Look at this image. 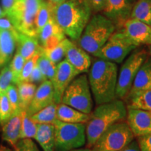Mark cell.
I'll return each instance as SVG.
<instances>
[{"instance_id":"obj_2","label":"cell","mask_w":151,"mask_h":151,"mask_svg":"<svg viewBox=\"0 0 151 151\" xmlns=\"http://www.w3.org/2000/svg\"><path fill=\"white\" fill-rule=\"evenodd\" d=\"M127 107L122 99H115L97 105L90 113L86 126V147L92 148L97 139L116 122L126 120Z\"/></svg>"},{"instance_id":"obj_27","label":"cell","mask_w":151,"mask_h":151,"mask_svg":"<svg viewBox=\"0 0 151 151\" xmlns=\"http://www.w3.org/2000/svg\"><path fill=\"white\" fill-rule=\"evenodd\" d=\"M52 6L48 1H42L38 10L35 20V27L37 36L41 29L52 16Z\"/></svg>"},{"instance_id":"obj_3","label":"cell","mask_w":151,"mask_h":151,"mask_svg":"<svg viewBox=\"0 0 151 151\" xmlns=\"http://www.w3.org/2000/svg\"><path fill=\"white\" fill-rule=\"evenodd\" d=\"M118 75V65L114 62L99 58L90 67L88 78L97 105L116 99Z\"/></svg>"},{"instance_id":"obj_33","label":"cell","mask_w":151,"mask_h":151,"mask_svg":"<svg viewBox=\"0 0 151 151\" xmlns=\"http://www.w3.org/2000/svg\"><path fill=\"white\" fill-rule=\"evenodd\" d=\"M41 53L36 54L33 57H32L31 58H29V60H26L24 67L22 68L21 73H20L18 83L20 82H28L30 74H31L32 71L34 68L37 65V61Z\"/></svg>"},{"instance_id":"obj_25","label":"cell","mask_w":151,"mask_h":151,"mask_svg":"<svg viewBox=\"0 0 151 151\" xmlns=\"http://www.w3.org/2000/svg\"><path fill=\"white\" fill-rule=\"evenodd\" d=\"M19 105L21 111H27L35 95L37 86L30 82H20L17 84Z\"/></svg>"},{"instance_id":"obj_24","label":"cell","mask_w":151,"mask_h":151,"mask_svg":"<svg viewBox=\"0 0 151 151\" xmlns=\"http://www.w3.org/2000/svg\"><path fill=\"white\" fill-rule=\"evenodd\" d=\"M130 18L136 19L151 27V0H139L132 7Z\"/></svg>"},{"instance_id":"obj_44","label":"cell","mask_w":151,"mask_h":151,"mask_svg":"<svg viewBox=\"0 0 151 151\" xmlns=\"http://www.w3.org/2000/svg\"><path fill=\"white\" fill-rule=\"evenodd\" d=\"M67 1V0H48L47 1H48V2L52 6V8H53V7L56 6L57 5L60 4L64 2V1Z\"/></svg>"},{"instance_id":"obj_47","label":"cell","mask_w":151,"mask_h":151,"mask_svg":"<svg viewBox=\"0 0 151 151\" xmlns=\"http://www.w3.org/2000/svg\"><path fill=\"white\" fill-rule=\"evenodd\" d=\"M5 16H6V14L4 13L2 9L0 8V18H3V17H5Z\"/></svg>"},{"instance_id":"obj_22","label":"cell","mask_w":151,"mask_h":151,"mask_svg":"<svg viewBox=\"0 0 151 151\" xmlns=\"http://www.w3.org/2000/svg\"><path fill=\"white\" fill-rule=\"evenodd\" d=\"M57 119L69 123H85L89 120L90 114L81 112L63 103L57 105Z\"/></svg>"},{"instance_id":"obj_29","label":"cell","mask_w":151,"mask_h":151,"mask_svg":"<svg viewBox=\"0 0 151 151\" xmlns=\"http://www.w3.org/2000/svg\"><path fill=\"white\" fill-rule=\"evenodd\" d=\"M37 130V124L32 120L26 111H22L21 129L20 139L35 138Z\"/></svg>"},{"instance_id":"obj_12","label":"cell","mask_w":151,"mask_h":151,"mask_svg":"<svg viewBox=\"0 0 151 151\" xmlns=\"http://www.w3.org/2000/svg\"><path fill=\"white\" fill-rule=\"evenodd\" d=\"M122 31L137 47L151 46V27L139 20L128 18L122 24Z\"/></svg>"},{"instance_id":"obj_23","label":"cell","mask_w":151,"mask_h":151,"mask_svg":"<svg viewBox=\"0 0 151 151\" xmlns=\"http://www.w3.org/2000/svg\"><path fill=\"white\" fill-rule=\"evenodd\" d=\"M34 139L43 151H55V126L53 124H37V133Z\"/></svg>"},{"instance_id":"obj_45","label":"cell","mask_w":151,"mask_h":151,"mask_svg":"<svg viewBox=\"0 0 151 151\" xmlns=\"http://www.w3.org/2000/svg\"><path fill=\"white\" fill-rule=\"evenodd\" d=\"M69 151H95L92 148H76L73 150H71Z\"/></svg>"},{"instance_id":"obj_46","label":"cell","mask_w":151,"mask_h":151,"mask_svg":"<svg viewBox=\"0 0 151 151\" xmlns=\"http://www.w3.org/2000/svg\"><path fill=\"white\" fill-rule=\"evenodd\" d=\"M0 151H12V150L7 148V147L3 146V145L0 144Z\"/></svg>"},{"instance_id":"obj_14","label":"cell","mask_w":151,"mask_h":151,"mask_svg":"<svg viewBox=\"0 0 151 151\" xmlns=\"http://www.w3.org/2000/svg\"><path fill=\"white\" fill-rule=\"evenodd\" d=\"M126 121L136 137L151 133L150 111L128 108Z\"/></svg>"},{"instance_id":"obj_36","label":"cell","mask_w":151,"mask_h":151,"mask_svg":"<svg viewBox=\"0 0 151 151\" xmlns=\"http://www.w3.org/2000/svg\"><path fill=\"white\" fill-rule=\"evenodd\" d=\"M5 94H6L7 97H8L13 113L18 110H20V105H19L18 88L15 85H10L6 90Z\"/></svg>"},{"instance_id":"obj_10","label":"cell","mask_w":151,"mask_h":151,"mask_svg":"<svg viewBox=\"0 0 151 151\" xmlns=\"http://www.w3.org/2000/svg\"><path fill=\"white\" fill-rule=\"evenodd\" d=\"M148 58L145 50L134 52L128 57L120 67L118 75L116 99H124L131 89L139 68Z\"/></svg>"},{"instance_id":"obj_39","label":"cell","mask_w":151,"mask_h":151,"mask_svg":"<svg viewBox=\"0 0 151 151\" xmlns=\"http://www.w3.org/2000/svg\"><path fill=\"white\" fill-rule=\"evenodd\" d=\"M46 79L44 77V76L43 75V73H41V71L39 68L38 67V66L36 65V66L34 68V69L32 71L31 74L29 78V81L28 82L32 83H41L43 81H46Z\"/></svg>"},{"instance_id":"obj_28","label":"cell","mask_w":151,"mask_h":151,"mask_svg":"<svg viewBox=\"0 0 151 151\" xmlns=\"http://www.w3.org/2000/svg\"><path fill=\"white\" fill-rule=\"evenodd\" d=\"M127 108L141 109L151 112V89L141 92L128 100Z\"/></svg>"},{"instance_id":"obj_1","label":"cell","mask_w":151,"mask_h":151,"mask_svg":"<svg viewBox=\"0 0 151 151\" xmlns=\"http://www.w3.org/2000/svg\"><path fill=\"white\" fill-rule=\"evenodd\" d=\"M92 11L87 0H67L53 7L52 18L66 36L78 41L91 18Z\"/></svg>"},{"instance_id":"obj_15","label":"cell","mask_w":151,"mask_h":151,"mask_svg":"<svg viewBox=\"0 0 151 151\" xmlns=\"http://www.w3.org/2000/svg\"><path fill=\"white\" fill-rule=\"evenodd\" d=\"M54 90L51 81H43L37 88L35 94L27 111L29 116H32L39 111L54 103Z\"/></svg>"},{"instance_id":"obj_38","label":"cell","mask_w":151,"mask_h":151,"mask_svg":"<svg viewBox=\"0 0 151 151\" xmlns=\"http://www.w3.org/2000/svg\"><path fill=\"white\" fill-rule=\"evenodd\" d=\"M137 138L140 151H151V133Z\"/></svg>"},{"instance_id":"obj_18","label":"cell","mask_w":151,"mask_h":151,"mask_svg":"<svg viewBox=\"0 0 151 151\" xmlns=\"http://www.w3.org/2000/svg\"><path fill=\"white\" fill-rule=\"evenodd\" d=\"M151 89V58H147L139 68L133 84L128 92L127 101L141 92Z\"/></svg>"},{"instance_id":"obj_6","label":"cell","mask_w":151,"mask_h":151,"mask_svg":"<svg viewBox=\"0 0 151 151\" xmlns=\"http://www.w3.org/2000/svg\"><path fill=\"white\" fill-rule=\"evenodd\" d=\"M61 103L90 114L93 108V100L86 73L78 75L71 81L64 92Z\"/></svg>"},{"instance_id":"obj_4","label":"cell","mask_w":151,"mask_h":151,"mask_svg":"<svg viewBox=\"0 0 151 151\" xmlns=\"http://www.w3.org/2000/svg\"><path fill=\"white\" fill-rule=\"evenodd\" d=\"M116 30V24L101 14L90 18L78 39L79 46L88 53L94 55L106 43Z\"/></svg>"},{"instance_id":"obj_13","label":"cell","mask_w":151,"mask_h":151,"mask_svg":"<svg viewBox=\"0 0 151 151\" xmlns=\"http://www.w3.org/2000/svg\"><path fill=\"white\" fill-rule=\"evenodd\" d=\"M133 6L132 0H106L104 16L110 19L116 26H122L129 18Z\"/></svg>"},{"instance_id":"obj_17","label":"cell","mask_w":151,"mask_h":151,"mask_svg":"<svg viewBox=\"0 0 151 151\" xmlns=\"http://www.w3.org/2000/svg\"><path fill=\"white\" fill-rule=\"evenodd\" d=\"M65 38V33L55 21L52 16L37 36L39 45L43 49L51 48L63 41Z\"/></svg>"},{"instance_id":"obj_7","label":"cell","mask_w":151,"mask_h":151,"mask_svg":"<svg viewBox=\"0 0 151 151\" xmlns=\"http://www.w3.org/2000/svg\"><path fill=\"white\" fill-rule=\"evenodd\" d=\"M55 126V151H69L86 145L85 123H69L57 120Z\"/></svg>"},{"instance_id":"obj_35","label":"cell","mask_w":151,"mask_h":151,"mask_svg":"<svg viewBox=\"0 0 151 151\" xmlns=\"http://www.w3.org/2000/svg\"><path fill=\"white\" fill-rule=\"evenodd\" d=\"M13 79L14 75L10 66H6L0 73V94L5 93L8 87L13 82Z\"/></svg>"},{"instance_id":"obj_5","label":"cell","mask_w":151,"mask_h":151,"mask_svg":"<svg viewBox=\"0 0 151 151\" xmlns=\"http://www.w3.org/2000/svg\"><path fill=\"white\" fill-rule=\"evenodd\" d=\"M43 0H16L6 17L17 31L31 37H37L35 20Z\"/></svg>"},{"instance_id":"obj_11","label":"cell","mask_w":151,"mask_h":151,"mask_svg":"<svg viewBox=\"0 0 151 151\" xmlns=\"http://www.w3.org/2000/svg\"><path fill=\"white\" fill-rule=\"evenodd\" d=\"M79 75L75 68L65 59L57 64L56 72L51 81L54 90V100L57 104L61 103L66 88L77 76Z\"/></svg>"},{"instance_id":"obj_30","label":"cell","mask_w":151,"mask_h":151,"mask_svg":"<svg viewBox=\"0 0 151 151\" xmlns=\"http://www.w3.org/2000/svg\"><path fill=\"white\" fill-rule=\"evenodd\" d=\"M67 38H65L63 41L50 49H43L42 52L53 63H59L62 61L64 57H65L66 48H67Z\"/></svg>"},{"instance_id":"obj_34","label":"cell","mask_w":151,"mask_h":151,"mask_svg":"<svg viewBox=\"0 0 151 151\" xmlns=\"http://www.w3.org/2000/svg\"><path fill=\"white\" fill-rule=\"evenodd\" d=\"M12 113L13 111L8 97L5 93L2 94L0 101V125H2L10 118Z\"/></svg>"},{"instance_id":"obj_9","label":"cell","mask_w":151,"mask_h":151,"mask_svg":"<svg viewBox=\"0 0 151 151\" xmlns=\"http://www.w3.org/2000/svg\"><path fill=\"white\" fill-rule=\"evenodd\" d=\"M137 48V46L121 29L114 32L102 48L94 56L116 64H121L128 55Z\"/></svg>"},{"instance_id":"obj_32","label":"cell","mask_w":151,"mask_h":151,"mask_svg":"<svg viewBox=\"0 0 151 151\" xmlns=\"http://www.w3.org/2000/svg\"><path fill=\"white\" fill-rule=\"evenodd\" d=\"M25 61L26 60L24 59V58H22L21 55L17 51L16 53L15 54L11 64L9 65L11 71H12L13 75H14L13 83L14 84H18L20 73H21V71L22 70V68L24 67V63H25Z\"/></svg>"},{"instance_id":"obj_43","label":"cell","mask_w":151,"mask_h":151,"mask_svg":"<svg viewBox=\"0 0 151 151\" xmlns=\"http://www.w3.org/2000/svg\"><path fill=\"white\" fill-rule=\"evenodd\" d=\"M119 151H140V148H139L137 141L134 139L127 146H126L124 148Z\"/></svg>"},{"instance_id":"obj_8","label":"cell","mask_w":151,"mask_h":151,"mask_svg":"<svg viewBox=\"0 0 151 151\" xmlns=\"http://www.w3.org/2000/svg\"><path fill=\"white\" fill-rule=\"evenodd\" d=\"M126 120L111 125L101 135L92 148L95 151H119L134 139Z\"/></svg>"},{"instance_id":"obj_19","label":"cell","mask_w":151,"mask_h":151,"mask_svg":"<svg viewBox=\"0 0 151 151\" xmlns=\"http://www.w3.org/2000/svg\"><path fill=\"white\" fill-rule=\"evenodd\" d=\"M21 120L22 111L18 110L13 113L10 118L1 125L2 139L7 141L14 148L20 140Z\"/></svg>"},{"instance_id":"obj_41","label":"cell","mask_w":151,"mask_h":151,"mask_svg":"<svg viewBox=\"0 0 151 151\" xmlns=\"http://www.w3.org/2000/svg\"><path fill=\"white\" fill-rule=\"evenodd\" d=\"M0 29L10 30V31H16V28L11 23L8 17L5 16L3 18H0Z\"/></svg>"},{"instance_id":"obj_31","label":"cell","mask_w":151,"mask_h":151,"mask_svg":"<svg viewBox=\"0 0 151 151\" xmlns=\"http://www.w3.org/2000/svg\"><path fill=\"white\" fill-rule=\"evenodd\" d=\"M37 65L46 80L51 81L56 72V65L41 52L37 61Z\"/></svg>"},{"instance_id":"obj_48","label":"cell","mask_w":151,"mask_h":151,"mask_svg":"<svg viewBox=\"0 0 151 151\" xmlns=\"http://www.w3.org/2000/svg\"><path fill=\"white\" fill-rule=\"evenodd\" d=\"M149 50H150V53L151 55V46H150V47H149Z\"/></svg>"},{"instance_id":"obj_40","label":"cell","mask_w":151,"mask_h":151,"mask_svg":"<svg viewBox=\"0 0 151 151\" xmlns=\"http://www.w3.org/2000/svg\"><path fill=\"white\" fill-rule=\"evenodd\" d=\"M91 6L92 10L95 12L104 11L106 8V0H87Z\"/></svg>"},{"instance_id":"obj_37","label":"cell","mask_w":151,"mask_h":151,"mask_svg":"<svg viewBox=\"0 0 151 151\" xmlns=\"http://www.w3.org/2000/svg\"><path fill=\"white\" fill-rule=\"evenodd\" d=\"M14 151H39V150L31 139H22L17 143Z\"/></svg>"},{"instance_id":"obj_20","label":"cell","mask_w":151,"mask_h":151,"mask_svg":"<svg viewBox=\"0 0 151 151\" xmlns=\"http://www.w3.org/2000/svg\"><path fill=\"white\" fill-rule=\"evenodd\" d=\"M18 31L0 29V67L11 60L17 46Z\"/></svg>"},{"instance_id":"obj_26","label":"cell","mask_w":151,"mask_h":151,"mask_svg":"<svg viewBox=\"0 0 151 151\" xmlns=\"http://www.w3.org/2000/svg\"><path fill=\"white\" fill-rule=\"evenodd\" d=\"M57 104L52 103L32 116V120L37 124H54L57 119Z\"/></svg>"},{"instance_id":"obj_42","label":"cell","mask_w":151,"mask_h":151,"mask_svg":"<svg viewBox=\"0 0 151 151\" xmlns=\"http://www.w3.org/2000/svg\"><path fill=\"white\" fill-rule=\"evenodd\" d=\"M16 1V0H1L3 11L6 14V16L10 12L11 9L14 7Z\"/></svg>"},{"instance_id":"obj_21","label":"cell","mask_w":151,"mask_h":151,"mask_svg":"<svg viewBox=\"0 0 151 151\" xmlns=\"http://www.w3.org/2000/svg\"><path fill=\"white\" fill-rule=\"evenodd\" d=\"M17 51L24 60H27L35 55L42 52L43 48L39 45L37 37L28 36L18 31Z\"/></svg>"},{"instance_id":"obj_49","label":"cell","mask_w":151,"mask_h":151,"mask_svg":"<svg viewBox=\"0 0 151 151\" xmlns=\"http://www.w3.org/2000/svg\"><path fill=\"white\" fill-rule=\"evenodd\" d=\"M1 94H0V101H1Z\"/></svg>"},{"instance_id":"obj_16","label":"cell","mask_w":151,"mask_h":151,"mask_svg":"<svg viewBox=\"0 0 151 151\" xmlns=\"http://www.w3.org/2000/svg\"><path fill=\"white\" fill-rule=\"evenodd\" d=\"M65 58L75 68L78 74L88 72L91 67V59L89 54L69 39L67 43Z\"/></svg>"}]
</instances>
